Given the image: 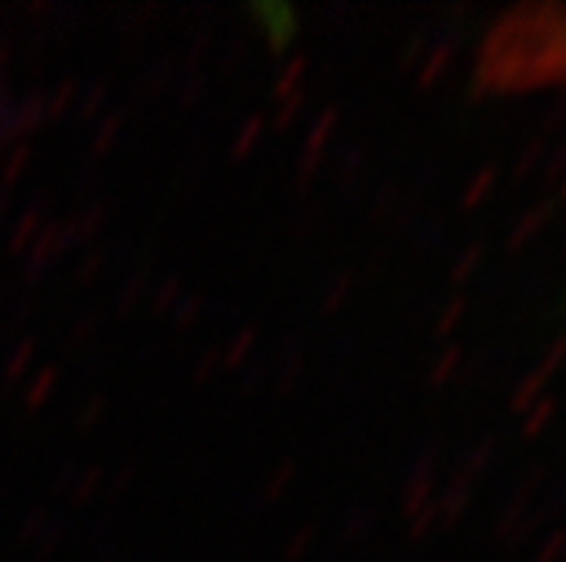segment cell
<instances>
[{
    "label": "cell",
    "instance_id": "6da1fadb",
    "mask_svg": "<svg viewBox=\"0 0 566 562\" xmlns=\"http://www.w3.org/2000/svg\"><path fill=\"white\" fill-rule=\"evenodd\" d=\"M486 81L509 92L566 95V8H520L490 30Z\"/></svg>",
    "mask_w": 566,
    "mask_h": 562
}]
</instances>
